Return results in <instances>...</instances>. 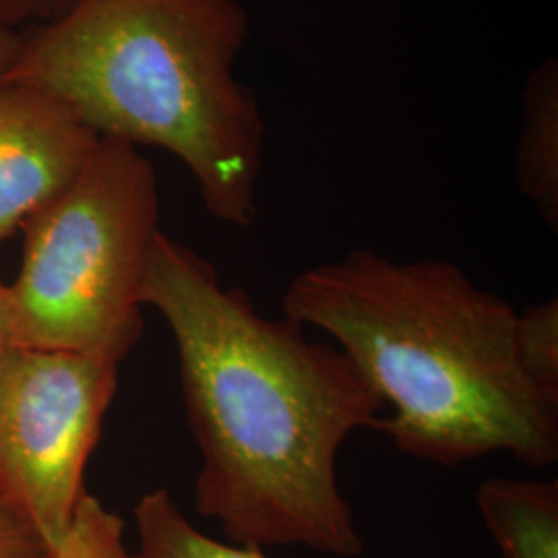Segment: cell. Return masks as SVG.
Listing matches in <instances>:
<instances>
[{
	"instance_id": "1",
	"label": "cell",
	"mask_w": 558,
	"mask_h": 558,
	"mask_svg": "<svg viewBox=\"0 0 558 558\" xmlns=\"http://www.w3.org/2000/svg\"><path fill=\"white\" fill-rule=\"evenodd\" d=\"M172 331L197 442L195 507L228 542L354 558L364 539L339 488L338 458L387 408L336 343L269 319L193 248L160 234L141 290Z\"/></svg>"
},
{
	"instance_id": "2",
	"label": "cell",
	"mask_w": 558,
	"mask_h": 558,
	"mask_svg": "<svg viewBox=\"0 0 558 558\" xmlns=\"http://www.w3.org/2000/svg\"><path fill=\"white\" fill-rule=\"evenodd\" d=\"M281 308L356 364L391 408L377 428L401 453L442 468L493 453L557 463L558 389L527 368L518 311L456 263L356 248L292 279Z\"/></svg>"
},
{
	"instance_id": "3",
	"label": "cell",
	"mask_w": 558,
	"mask_h": 558,
	"mask_svg": "<svg viewBox=\"0 0 558 558\" xmlns=\"http://www.w3.org/2000/svg\"><path fill=\"white\" fill-rule=\"evenodd\" d=\"M244 36L236 0H75L21 32L4 80L50 92L101 140L177 156L216 220L251 226L263 124L234 75Z\"/></svg>"
},
{
	"instance_id": "4",
	"label": "cell",
	"mask_w": 558,
	"mask_h": 558,
	"mask_svg": "<svg viewBox=\"0 0 558 558\" xmlns=\"http://www.w3.org/2000/svg\"><path fill=\"white\" fill-rule=\"evenodd\" d=\"M158 214L154 166L137 147L101 140L80 179L21 228L23 263L9 286L17 345L126 359Z\"/></svg>"
},
{
	"instance_id": "5",
	"label": "cell",
	"mask_w": 558,
	"mask_h": 558,
	"mask_svg": "<svg viewBox=\"0 0 558 558\" xmlns=\"http://www.w3.org/2000/svg\"><path fill=\"white\" fill-rule=\"evenodd\" d=\"M124 356L17 345L0 362V500L48 555L85 497V468Z\"/></svg>"
},
{
	"instance_id": "6",
	"label": "cell",
	"mask_w": 558,
	"mask_h": 558,
	"mask_svg": "<svg viewBox=\"0 0 558 558\" xmlns=\"http://www.w3.org/2000/svg\"><path fill=\"white\" fill-rule=\"evenodd\" d=\"M100 141L50 92L0 80V242L80 179Z\"/></svg>"
},
{
	"instance_id": "7",
	"label": "cell",
	"mask_w": 558,
	"mask_h": 558,
	"mask_svg": "<svg viewBox=\"0 0 558 558\" xmlns=\"http://www.w3.org/2000/svg\"><path fill=\"white\" fill-rule=\"evenodd\" d=\"M476 507L500 558H558L557 480H482Z\"/></svg>"
},
{
	"instance_id": "8",
	"label": "cell",
	"mask_w": 558,
	"mask_h": 558,
	"mask_svg": "<svg viewBox=\"0 0 558 558\" xmlns=\"http://www.w3.org/2000/svg\"><path fill=\"white\" fill-rule=\"evenodd\" d=\"M137 550L133 558H267L260 548L209 538L186 518L166 488L135 505Z\"/></svg>"
},
{
	"instance_id": "9",
	"label": "cell",
	"mask_w": 558,
	"mask_h": 558,
	"mask_svg": "<svg viewBox=\"0 0 558 558\" xmlns=\"http://www.w3.org/2000/svg\"><path fill=\"white\" fill-rule=\"evenodd\" d=\"M48 558H133V553L124 542L122 518L85 493L66 536Z\"/></svg>"
},
{
	"instance_id": "10",
	"label": "cell",
	"mask_w": 558,
	"mask_h": 558,
	"mask_svg": "<svg viewBox=\"0 0 558 558\" xmlns=\"http://www.w3.org/2000/svg\"><path fill=\"white\" fill-rule=\"evenodd\" d=\"M519 343L527 368L558 389V302L544 300L519 313Z\"/></svg>"
},
{
	"instance_id": "11",
	"label": "cell",
	"mask_w": 558,
	"mask_h": 558,
	"mask_svg": "<svg viewBox=\"0 0 558 558\" xmlns=\"http://www.w3.org/2000/svg\"><path fill=\"white\" fill-rule=\"evenodd\" d=\"M75 0H0V29L25 32L59 20Z\"/></svg>"
},
{
	"instance_id": "12",
	"label": "cell",
	"mask_w": 558,
	"mask_h": 558,
	"mask_svg": "<svg viewBox=\"0 0 558 558\" xmlns=\"http://www.w3.org/2000/svg\"><path fill=\"white\" fill-rule=\"evenodd\" d=\"M0 558H48L40 536L0 500Z\"/></svg>"
},
{
	"instance_id": "13",
	"label": "cell",
	"mask_w": 558,
	"mask_h": 558,
	"mask_svg": "<svg viewBox=\"0 0 558 558\" xmlns=\"http://www.w3.org/2000/svg\"><path fill=\"white\" fill-rule=\"evenodd\" d=\"M17 348L9 286L0 279V362Z\"/></svg>"
},
{
	"instance_id": "14",
	"label": "cell",
	"mask_w": 558,
	"mask_h": 558,
	"mask_svg": "<svg viewBox=\"0 0 558 558\" xmlns=\"http://www.w3.org/2000/svg\"><path fill=\"white\" fill-rule=\"evenodd\" d=\"M21 32H7L0 29V80L9 73L13 60L17 57L20 50Z\"/></svg>"
}]
</instances>
